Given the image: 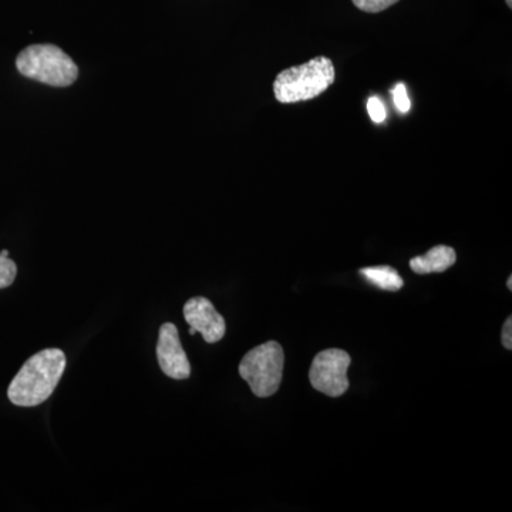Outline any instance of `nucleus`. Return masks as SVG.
I'll return each mask as SVG.
<instances>
[{
    "label": "nucleus",
    "mask_w": 512,
    "mask_h": 512,
    "mask_svg": "<svg viewBox=\"0 0 512 512\" xmlns=\"http://www.w3.org/2000/svg\"><path fill=\"white\" fill-rule=\"evenodd\" d=\"M66 369V356L60 349H45L30 357L12 380L8 389L10 402L19 407L45 403Z\"/></svg>",
    "instance_id": "nucleus-1"
},
{
    "label": "nucleus",
    "mask_w": 512,
    "mask_h": 512,
    "mask_svg": "<svg viewBox=\"0 0 512 512\" xmlns=\"http://www.w3.org/2000/svg\"><path fill=\"white\" fill-rule=\"evenodd\" d=\"M335 66L328 57L320 56L301 66L278 74L274 93L279 103L293 104L316 99L335 82Z\"/></svg>",
    "instance_id": "nucleus-2"
},
{
    "label": "nucleus",
    "mask_w": 512,
    "mask_h": 512,
    "mask_svg": "<svg viewBox=\"0 0 512 512\" xmlns=\"http://www.w3.org/2000/svg\"><path fill=\"white\" fill-rule=\"evenodd\" d=\"M19 73L52 87L72 86L79 76V67L72 57L55 45L26 47L16 59Z\"/></svg>",
    "instance_id": "nucleus-3"
},
{
    "label": "nucleus",
    "mask_w": 512,
    "mask_h": 512,
    "mask_svg": "<svg viewBox=\"0 0 512 512\" xmlns=\"http://www.w3.org/2000/svg\"><path fill=\"white\" fill-rule=\"evenodd\" d=\"M284 348L275 340L256 346L242 357L239 375L256 397L274 396L284 375Z\"/></svg>",
    "instance_id": "nucleus-4"
},
{
    "label": "nucleus",
    "mask_w": 512,
    "mask_h": 512,
    "mask_svg": "<svg viewBox=\"0 0 512 512\" xmlns=\"http://www.w3.org/2000/svg\"><path fill=\"white\" fill-rule=\"evenodd\" d=\"M352 357L342 349H328L313 359L309 380L313 389L329 397H340L348 392V370Z\"/></svg>",
    "instance_id": "nucleus-5"
},
{
    "label": "nucleus",
    "mask_w": 512,
    "mask_h": 512,
    "mask_svg": "<svg viewBox=\"0 0 512 512\" xmlns=\"http://www.w3.org/2000/svg\"><path fill=\"white\" fill-rule=\"evenodd\" d=\"M158 365L165 376L185 380L191 375V365L181 345L180 335L173 323H164L160 328L157 345Z\"/></svg>",
    "instance_id": "nucleus-6"
},
{
    "label": "nucleus",
    "mask_w": 512,
    "mask_h": 512,
    "mask_svg": "<svg viewBox=\"0 0 512 512\" xmlns=\"http://www.w3.org/2000/svg\"><path fill=\"white\" fill-rule=\"evenodd\" d=\"M184 318L191 328L201 333L207 343L220 342L225 336V319L207 298L197 296L185 303Z\"/></svg>",
    "instance_id": "nucleus-7"
},
{
    "label": "nucleus",
    "mask_w": 512,
    "mask_h": 512,
    "mask_svg": "<svg viewBox=\"0 0 512 512\" xmlns=\"http://www.w3.org/2000/svg\"><path fill=\"white\" fill-rule=\"evenodd\" d=\"M457 261V254L451 247L436 245L426 255L416 256L410 261V268L419 275L444 272L451 268Z\"/></svg>",
    "instance_id": "nucleus-8"
},
{
    "label": "nucleus",
    "mask_w": 512,
    "mask_h": 512,
    "mask_svg": "<svg viewBox=\"0 0 512 512\" xmlns=\"http://www.w3.org/2000/svg\"><path fill=\"white\" fill-rule=\"evenodd\" d=\"M360 275L365 276L370 284L383 291H400L404 285L402 276L392 266H369V268L360 269Z\"/></svg>",
    "instance_id": "nucleus-9"
},
{
    "label": "nucleus",
    "mask_w": 512,
    "mask_h": 512,
    "mask_svg": "<svg viewBox=\"0 0 512 512\" xmlns=\"http://www.w3.org/2000/svg\"><path fill=\"white\" fill-rule=\"evenodd\" d=\"M18 266L9 258V251L0 252V289L8 288L15 282Z\"/></svg>",
    "instance_id": "nucleus-10"
},
{
    "label": "nucleus",
    "mask_w": 512,
    "mask_h": 512,
    "mask_svg": "<svg viewBox=\"0 0 512 512\" xmlns=\"http://www.w3.org/2000/svg\"><path fill=\"white\" fill-rule=\"evenodd\" d=\"M399 0H353L357 9L367 13L383 12L390 6L396 5Z\"/></svg>",
    "instance_id": "nucleus-11"
},
{
    "label": "nucleus",
    "mask_w": 512,
    "mask_h": 512,
    "mask_svg": "<svg viewBox=\"0 0 512 512\" xmlns=\"http://www.w3.org/2000/svg\"><path fill=\"white\" fill-rule=\"evenodd\" d=\"M393 100L400 113L406 114L407 111L410 110V107H412L409 96H407L406 86H404L403 83H399L394 87Z\"/></svg>",
    "instance_id": "nucleus-12"
},
{
    "label": "nucleus",
    "mask_w": 512,
    "mask_h": 512,
    "mask_svg": "<svg viewBox=\"0 0 512 512\" xmlns=\"http://www.w3.org/2000/svg\"><path fill=\"white\" fill-rule=\"evenodd\" d=\"M367 111H369L370 119L377 124L383 123L386 120V110H384L382 101L377 99V97H370L369 101H367Z\"/></svg>",
    "instance_id": "nucleus-13"
},
{
    "label": "nucleus",
    "mask_w": 512,
    "mask_h": 512,
    "mask_svg": "<svg viewBox=\"0 0 512 512\" xmlns=\"http://www.w3.org/2000/svg\"><path fill=\"white\" fill-rule=\"evenodd\" d=\"M503 345L507 350L512 349V318L505 320L503 328Z\"/></svg>",
    "instance_id": "nucleus-14"
},
{
    "label": "nucleus",
    "mask_w": 512,
    "mask_h": 512,
    "mask_svg": "<svg viewBox=\"0 0 512 512\" xmlns=\"http://www.w3.org/2000/svg\"><path fill=\"white\" fill-rule=\"evenodd\" d=\"M507 286H508V289H510V291H512V276H510V278H508Z\"/></svg>",
    "instance_id": "nucleus-15"
},
{
    "label": "nucleus",
    "mask_w": 512,
    "mask_h": 512,
    "mask_svg": "<svg viewBox=\"0 0 512 512\" xmlns=\"http://www.w3.org/2000/svg\"><path fill=\"white\" fill-rule=\"evenodd\" d=\"M195 333H197V330H195L194 328H191V326H190V335H195Z\"/></svg>",
    "instance_id": "nucleus-16"
},
{
    "label": "nucleus",
    "mask_w": 512,
    "mask_h": 512,
    "mask_svg": "<svg viewBox=\"0 0 512 512\" xmlns=\"http://www.w3.org/2000/svg\"><path fill=\"white\" fill-rule=\"evenodd\" d=\"M507 2L508 8H512V0H505Z\"/></svg>",
    "instance_id": "nucleus-17"
}]
</instances>
